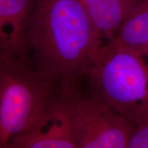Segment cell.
I'll use <instances>...</instances> for the list:
<instances>
[{"mask_svg": "<svg viewBox=\"0 0 148 148\" xmlns=\"http://www.w3.org/2000/svg\"><path fill=\"white\" fill-rule=\"evenodd\" d=\"M103 44L82 0H35L24 57L62 89L82 86L86 66Z\"/></svg>", "mask_w": 148, "mask_h": 148, "instance_id": "6da1fadb", "label": "cell"}, {"mask_svg": "<svg viewBox=\"0 0 148 148\" xmlns=\"http://www.w3.org/2000/svg\"><path fill=\"white\" fill-rule=\"evenodd\" d=\"M63 90L24 56L0 53V147L34 127Z\"/></svg>", "mask_w": 148, "mask_h": 148, "instance_id": "7a4b0ae2", "label": "cell"}, {"mask_svg": "<svg viewBox=\"0 0 148 148\" xmlns=\"http://www.w3.org/2000/svg\"><path fill=\"white\" fill-rule=\"evenodd\" d=\"M125 49L97 51L86 66L87 92L137 124L148 116V65Z\"/></svg>", "mask_w": 148, "mask_h": 148, "instance_id": "3957f363", "label": "cell"}, {"mask_svg": "<svg viewBox=\"0 0 148 148\" xmlns=\"http://www.w3.org/2000/svg\"><path fill=\"white\" fill-rule=\"evenodd\" d=\"M82 86L63 90L77 148H126L136 125Z\"/></svg>", "mask_w": 148, "mask_h": 148, "instance_id": "277c9868", "label": "cell"}, {"mask_svg": "<svg viewBox=\"0 0 148 148\" xmlns=\"http://www.w3.org/2000/svg\"><path fill=\"white\" fill-rule=\"evenodd\" d=\"M62 92L34 127L12 138L5 148H77Z\"/></svg>", "mask_w": 148, "mask_h": 148, "instance_id": "5b68a950", "label": "cell"}, {"mask_svg": "<svg viewBox=\"0 0 148 148\" xmlns=\"http://www.w3.org/2000/svg\"><path fill=\"white\" fill-rule=\"evenodd\" d=\"M35 0H0V53L24 56L27 24Z\"/></svg>", "mask_w": 148, "mask_h": 148, "instance_id": "8992f818", "label": "cell"}, {"mask_svg": "<svg viewBox=\"0 0 148 148\" xmlns=\"http://www.w3.org/2000/svg\"><path fill=\"white\" fill-rule=\"evenodd\" d=\"M125 49L148 56V0H138L112 39L103 42L98 51Z\"/></svg>", "mask_w": 148, "mask_h": 148, "instance_id": "52a82bcc", "label": "cell"}, {"mask_svg": "<svg viewBox=\"0 0 148 148\" xmlns=\"http://www.w3.org/2000/svg\"><path fill=\"white\" fill-rule=\"evenodd\" d=\"M138 1L82 0L95 27L106 42L114 36Z\"/></svg>", "mask_w": 148, "mask_h": 148, "instance_id": "ba28073f", "label": "cell"}, {"mask_svg": "<svg viewBox=\"0 0 148 148\" xmlns=\"http://www.w3.org/2000/svg\"><path fill=\"white\" fill-rule=\"evenodd\" d=\"M128 148H148V116L136 124Z\"/></svg>", "mask_w": 148, "mask_h": 148, "instance_id": "9c48e42d", "label": "cell"}]
</instances>
